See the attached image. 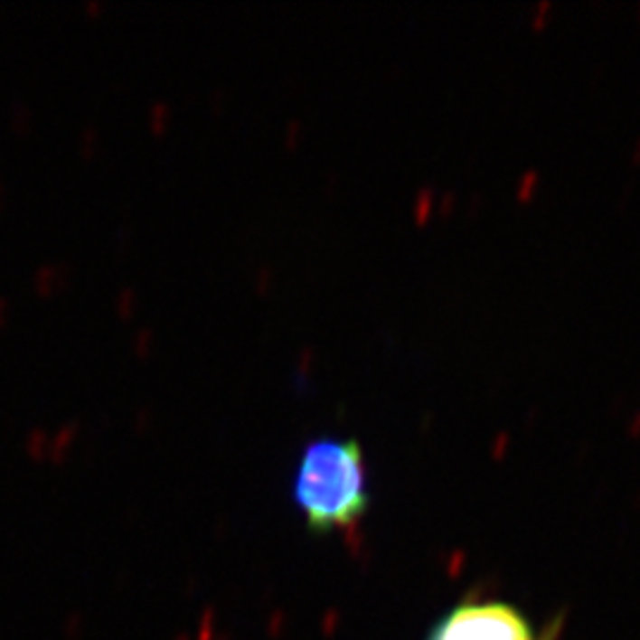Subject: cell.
<instances>
[{
    "mask_svg": "<svg viewBox=\"0 0 640 640\" xmlns=\"http://www.w3.org/2000/svg\"><path fill=\"white\" fill-rule=\"evenodd\" d=\"M292 494L311 532L352 529L371 503L361 444L337 437L311 441L296 463Z\"/></svg>",
    "mask_w": 640,
    "mask_h": 640,
    "instance_id": "cell-1",
    "label": "cell"
},
{
    "mask_svg": "<svg viewBox=\"0 0 640 640\" xmlns=\"http://www.w3.org/2000/svg\"><path fill=\"white\" fill-rule=\"evenodd\" d=\"M427 640H552L520 607L503 600H470L453 607Z\"/></svg>",
    "mask_w": 640,
    "mask_h": 640,
    "instance_id": "cell-2",
    "label": "cell"
}]
</instances>
